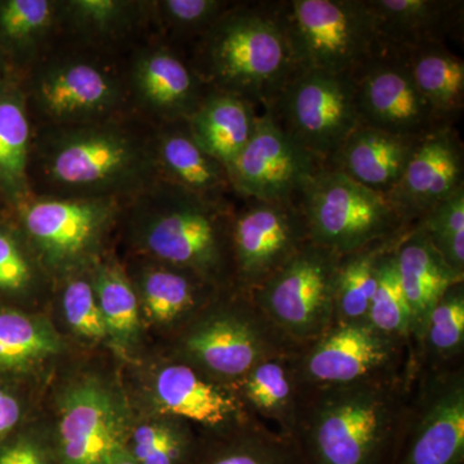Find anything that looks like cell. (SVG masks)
I'll use <instances>...</instances> for the list:
<instances>
[{"instance_id":"1","label":"cell","mask_w":464,"mask_h":464,"mask_svg":"<svg viewBox=\"0 0 464 464\" xmlns=\"http://www.w3.org/2000/svg\"><path fill=\"white\" fill-rule=\"evenodd\" d=\"M414 375L306 387L293 438L304 462L389 464Z\"/></svg>"},{"instance_id":"2","label":"cell","mask_w":464,"mask_h":464,"mask_svg":"<svg viewBox=\"0 0 464 464\" xmlns=\"http://www.w3.org/2000/svg\"><path fill=\"white\" fill-rule=\"evenodd\" d=\"M194 69L210 90L267 111L298 72L277 2L232 5L199 45Z\"/></svg>"},{"instance_id":"3","label":"cell","mask_w":464,"mask_h":464,"mask_svg":"<svg viewBox=\"0 0 464 464\" xmlns=\"http://www.w3.org/2000/svg\"><path fill=\"white\" fill-rule=\"evenodd\" d=\"M146 201L137 232L155 261L190 271L216 288H234L230 204L168 182Z\"/></svg>"},{"instance_id":"4","label":"cell","mask_w":464,"mask_h":464,"mask_svg":"<svg viewBox=\"0 0 464 464\" xmlns=\"http://www.w3.org/2000/svg\"><path fill=\"white\" fill-rule=\"evenodd\" d=\"M172 357L234 387L256 365L302 350L270 323L249 293L221 289L173 338Z\"/></svg>"},{"instance_id":"5","label":"cell","mask_w":464,"mask_h":464,"mask_svg":"<svg viewBox=\"0 0 464 464\" xmlns=\"http://www.w3.org/2000/svg\"><path fill=\"white\" fill-rule=\"evenodd\" d=\"M45 173L72 198H110L141 188L158 170L155 151L112 125L79 124L47 145Z\"/></svg>"},{"instance_id":"6","label":"cell","mask_w":464,"mask_h":464,"mask_svg":"<svg viewBox=\"0 0 464 464\" xmlns=\"http://www.w3.org/2000/svg\"><path fill=\"white\" fill-rule=\"evenodd\" d=\"M298 206L311 243L338 256L393 239L411 227L389 197L326 167L308 183Z\"/></svg>"},{"instance_id":"7","label":"cell","mask_w":464,"mask_h":464,"mask_svg":"<svg viewBox=\"0 0 464 464\" xmlns=\"http://www.w3.org/2000/svg\"><path fill=\"white\" fill-rule=\"evenodd\" d=\"M277 8L299 69L351 74L382 50L366 0H280Z\"/></svg>"},{"instance_id":"8","label":"cell","mask_w":464,"mask_h":464,"mask_svg":"<svg viewBox=\"0 0 464 464\" xmlns=\"http://www.w3.org/2000/svg\"><path fill=\"white\" fill-rule=\"evenodd\" d=\"M341 256L310 243L250 292L259 310L284 337L304 348L331 328Z\"/></svg>"},{"instance_id":"9","label":"cell","mask_w":464,"mask_h":464,"mask_svg":"<svg viewBox=\"0 0 464 464\" xmlns=\"http://www.w3.org/2000/svg\"><path fill=\"white\" fill-rule=\"evenodd\" d=\"M389 464H464V368L415 372Z\"/></svg>"},{"instance_id":"10","label":"cell","mask_w":464,"mask_h":464,"mask_svg":"<svg viewBox=\"0 0 464 464\" xmlns=\"http://www.w3.org/2000/svg\"><path fill=\"white\" fill-rule=\"evenodd\" d=\"M266 114L325 166L360 125L351 74L298 69Z\"/></svg>"},{"instance_id":"11","label":"cell","mask_w":464,"mask_h":464,"mask_svg":"<svg viewBox=\"0 0 464 464\" xmlns=\"http://www.w3.org/2000/svg\"><path fill=\"white\" fill-rule=\"evenodd\" d=\"M306 387L348 386L391 380L415 372L411 347L366 323L332 324L295 355Z\"/></svg>"},{"instance_id":"12","label":"cell","mask_w":464,"mask_h":464,"mask_svg":"<svg viewBox=\"0 0 464 464\" xmlns=\"http://www.w3.org/2000/svg\"><path fill=\"white\" fill-rule=\"evenodd\" d=\"M132 424L116 391L97 378L70 384L52 436L60 464H111L125 451Z\"/></svg>"},{"instance_id":"13","label":"cell","mask_w":464,"mask_h":464,"mask_svg":"<svg viewBox=\"0 0 464 464\" xmlns=\"http://www.w3.org/2000/svg\"><path fill=\"white\" fill-rule=\"evenodd\" d=\"M231 226L235 288L250 293L311 243L298 204L243 199Z\"/></svg>"},{"instance_id":"14","label":"cell","mask_w":464,"mask_h":464,"mask_svg":"<svg viewBox=\"0 0 464 464\" xmlns=\"http://www.w3.org/2000/svg\"><path fill=\"white\" fill-rule=\"evenodd\" d=\"M351 78L360 125L415 140L447 125L418 90L402 52L382 45Z\"/></svg>"},{"instance_id":"15","label":"cell","mask_w":464,"mask_h":464,"mask_svg":"<svg viewBox=\"0 0 464 464\" xmlns=\"http://www.w3.org/2000/svg\"><path fill=\"white\" fill-rule=\"evenodd\" d=\"M324 167L261 112L252 139L227 173L232 192L241 199L298 204L308 183Z\"/></svg>"},{"instance_id":"16","label":"cell","mask_w":464,"mask_h":464,"mask_svg":"<svg viewBox=\"0 0 464 464\" xmlns=\"http://www.w3.org/2000/svg\"><path fill=\"white\" fill-rule=\"evenodd\" d=\"M150 393L158 415L190 423L203 433H225L258 420L234 387L174 357L155 371Z\"/></svg>"},{"instance_id":"17","label":"cell","mask_w":464,"mask_h":464,"mask_svg":"<svg viewBox=\"0 0 464 464\" xmlns=\"http://www.w3.org/2000/svg\"><path fill=\"white\" fill-rule=\"evenodd\" d=\"M114 212L111 198H54L27 204L23 222L47 264L69 268L96 250Z\"/></svg>"},{"instance_id":"18","label":"cell","mask_w":464,"mask_h":464,"mask_svg":"<svg viewBox=\"0 0 464 464\" xmlns=\"http://www.w3.org/2000/svg\"><path fill=\"white\" fill-rule=\"evenodd\" d=\"M463 188V142L456 127L445 125L418 140L389 198L406 222L414 226Z\"/></svg>"},{"instance_id":"19","label":"cell","mask_w":464,"mask_h":464,"mask_svg":"<svg viewBox=\"0 0 464 464\" xmlns=\"http://www.w3.org/2000/svg\"><path fill=\"white\" fill-rule=\"evenodd\" d=\"M383 47L405 51L462 38L463 0H366Z\"/></svg>"},{"instance_id":"20","label":"cell","mask_w":464,"mask_h":464,"mask_svg":"<svg viewBox=\"0 0 464 464\" xmlns=\"http://www.w3.org/2000/svg\"><path fill=\"white\" fill-rule=\"evenodd\" d=\"M418 140L359 125L325 161V167L389 197Z\"/></svg>"},{"instance_id":"21","label":"cell","mask_w":464,"mask_h":464,"mask_svg":"<svg viewBox=\"0 0 464 464\" xmlns=\"http://www.w3.org/2000/svg\"><path fill=\"white\" fill-rule=\"evenodd\" d=\"M119 100L115 79L85 63L51 67L38 84V101L45 114L65 123L106 114Z\"/></svg>"},{"instance_id":"22","label":"cell","mask_w":464,"mask_h":464,"mask_svg":"<svg viewBox=\"0 0 464 464\" xmlns=\"http://www.w3.org/2000/svg\"><path fill=\"white\" fill-rule=\"evenodd\" d=\"M400 283L411 316V348L433 307L463 275L449 267L426 232L411 226L395 249Z\"/></svg>"},{"instance_id":"23","label":"cell","mask_w":464,"mask_h":464,"mask_svg":"<svg viewBox=\"0 0 464 464\" xmlns=\"http://www.w3.org/2000/svg\"><path fill=\"white\" fill-rule=\"evenodd\" d=\"M297 353L259 362L234 386L256 420L274 423L275 431L292 440L306 393L295 368Z\"/></svg>"},{"instance_id":"24","label":"cell","mask_w":464,"mask_h":464,"mask_svg":"<svg viewBox=\"0 0 464 464\" xmlns=\"http://www.w3.org/2000/svg\"><path fill=\"white\" fill-rule=\"evenodd\" d=\"M133 79L143 102L168 123L188 121L209 92L194 67L168 50H155L140 58Z\"/></svg>"},{"instance_id":"25","label":"cell","mask_w":464,"mask_h":464,"mask_svg":"<svg viewBox=\"0 0 464 464\" xmlns=\"http://www.w3.org/2000/svg\"><path fill=\"white\" fill-rule=\"evenodd\" d=\"M190 271L157 262L140 275L139 295L150 322L181 331L219 292Z\"/></svg>"},{"instance_id":"26","label":"cell","mask_w":464,"mask_h":464,"mask_svg":"<svg viewBox=\"0 0 464 464\" xmlns=\"http://www.w3.org/2000/svg\"><path fill=\"white\" fill-rule=\"evenodd\" d=\"M154 151L164 182L210 199H225L226 192H232L227 169L195 141L188 121L169 123Z\"/></svg>"},{"instance_id":"27","label":"cell","mask_w":464,"mask_h":464,"mask_svg":"<svg viewBox=\"0 0 464 464\" xmlns=\"http://www.w3.org/2000/svg\"><path fill=\"white\" fill-rule=\"evenodd\" d=\"M258 116L246 101L209 90L188 124L200 148L228 169L252 139Z\"/></svg>"},{"instance_id":"28","label":"cell","mask_w":464,"mask_h":464,"mask_svg":"<svg viewBox=\"0 0 464 464\" xmlns=\"http://www.w3.org/2000/svg\"><path fill=\"white\" fill-rule=\"evenodd\" d=\"M191 464H306L295 440L255 422L225 433H203Z\"/></svg>"},{"instance_id":"29","label":"cell","mask_w":464,"mask_h":464,"mask_svg":"<svg viewBox=\"0 0 464 464\" xmlns=\"http://www.w3.org/2000/svg\"><path fill=\"white\" fill-rule=\"evenodd\" d=\"M404 54L418 90L440 121L453 125L464 110V61L447 44L420 45Z\"/></svg>"},{"instance_id":"30","label":"cell","mask_w":464,"mask_h":464,"mask_svg":"<svg viewBox=\"0 0 464 464\" xmlns=\"http://www.w3.org/2000/svg\"><path fill=\"white\" fill-rule=\"evenodd\" d=\"M415 371L463 366L464 283H458L432 308L411 348Z\"/></svg>"},{"instance_id":"31","label":"cell","mask_w":464,"mask_h":464,"mask_svg":"<svg viewBox=\"0 0 464 464\" xmlns=\"http://www.w3.org/2000/svg\"><path fill=\"white\" fill-rule=\"evenodd\" d=\"M404 234L341 256L335 276L333 324L368 322L382 256L393 248Z\"/></svg>"},{"instance_id":"32","label":"cell","mask_w":464,"mask_h":464,"mask_svg":"<svg viewBox=\"0 0 464 464\" xmlns=\"http://www.w3.org/2000/svg\"><path fill=\"white\" fill-rule=\"evenodd\" d=\"M60 335L47 320L0 308V372L25 373L56 356Z\"/></svg>"},{"instance_id":"33","label":"cell","mask_w":464,"mask_h":464,"mask_svg":"<svg viewBox=\"0 0 464 464\" xmlns=\"http://www.w3.org/2000/svg\"><path fill=\"white\" fill-rule=\"evenodd\" d=\"M190 423L158 415L130 427L125 450L137 464H191L200 436Z\"/></svg>"},{"instance_id":"34","label":"cell","mask_w":464,"mask_h":464,"mask_svg":"<svg viewBox=\"0 0 464 464\" xmlns=\"http://www.w3.org/2000/svg\"><path fill=\"white\" fill-rule=\"evenodd\" d=\"M94 292L108 341L118 350L127 351L137 343L141 331L139 295L121 268L103 265L94 276Z\"/></svg>"},{"instance_id":"35","label":"cell","mask_w":464,"mask_h":464,"mask_svg":"<svg viewBox=\"0 0 464 464\" xmlns=\"http://www.w3.org/2000/svg\"><path fill=\"white\" fill-rule=\"evenodd\" d=\"M30 125L23 101L14 94L0 96V188L12 197L26 188Z\"/></svg>"},{"instance_id":"36","label":"cell","mask_w":464,"mask_h":464,"mask_svg":"<svg viewBox=\"0 0 464 464\" xmlns=\"http://www.w3.org/2000/svg\"><path fill=\"white\" fill-rule=\"evenodd\" d=\"M396 246L382 256L377 288L369 308L368 323L382 334L411 347V310L399 279Z\"/></svg>"},{"instance_id":"37","label":"cell","mask_w":464,"mask_h":464,"mask_svg":"<svg viewBox=\"0 0 464 464\" xmlns=\"http://www.w3.org/2000/svg\"><path fill=\"white\" fill-rule=\"evenodd\" d=\"M415 225L426 232L449 267L464 276V188Z\"/></svg>"},{"instance_id":"38","label":"cell","mask_w":464,"mask_h":464,"mask_svg":"<svg viewBox=\"0 0 464 464\" xmlns=\"http://www.w3.org/2000/svg\"><path fill=\"white\" fill-rule=\"evenodd\" d=\"M54 3L47 0H7L0 3V34L9 42L26 44L50 27Z\"/></svg>"},{"instance_id":"39","label":"cell","mask_w":464,"mask_h":464,"mask_svg":"<svg viewBox=\"0 0 464 464\" xmlns=\"http://www.w3.org/2000/svg\"><path fill=\"white\" fill-rule=\"evenodd\" d=\"M63 308L67 324L76 334L85 340L108 341L93 284L83 279L72 280L63 290Z\"/></svg>"},{"instance_id":"40","label":"cell","mask_w":464,"mask_h":464,"mask_svg":"<svg viewBox=\"0 0 464 464\" xmlns=\"http://www.w3.org/2000/svg\"><path fill=\"white\" fill-rule=\"evenodd\" d=\"M232 7L231 3L221 0H166L161 2V11L168 24L179 32L204 34L225 12Z\"/></svg>"},{"instance_id":"41","label":"cell","mask_w":464,"mask_h":464,"mask_svg":"<svg viewBox=\"0 0 464 464\" xmlns=\"http://www.w3.org/2000/svg\"><path fill=\"white\" fill-rule=\"evenodd\" d=\"M0 464H60L52 439L34 431L12 433L0 441Z\"/></svg>"},{"instance_id":"42","label":"cell","mask_w":464,"mask_h":464,"mask_svg":"<svg viewBox=\"0 0 464 464\" xmlns=\"http://www.w3.org/2000/svg\"><path fill=\"white\" fill-rule=\"evenodd\" d=\"M72 18L92 32L109 33L130 16V3L115 0H75L69 3Z\"/></svg>"},{"instance_id":"43","label":"cell","mask_w":464,"mask_h":464,"mask_svg":"<svg viewBox=\"0 0 464 464\" xmlns=\"http://www.w3.org/2000/svg\"><path fill=\"white\" fill-rule=\"evenodd\" d=\"M32 268L14 237L0 231V290L21 292L32 282Z\"/></svg>"},{"instance_id":"44","label":"cell","mask_w":464,"mask_h":464,"mask_svg":"<svg viewBox=\"0 0 464 464\" xmlns=\"http://www.w3.org/2000/svg\"><path fill=\"white\" fill-rule=\"evenodd\" d=\"M23 415V405L16 395L5 387L0 386V441L7 439L14 430Z\"/></svg>"},{"instance_id":"45","label":"cell","mask_w":464,"mask_h":464,"mask_svg":"<svg viewBox=\"0 0 464 464\" xmlns=\"http://www.w3.org/2000/svg\"><path fill=\"white\" fill-rule=\"evenodd\" d=\"M111 464H137L134 462L132 458H130V454L127 453V450L123 451V453L121 454L114 462Z\"/></svg>"}]
</instances>
